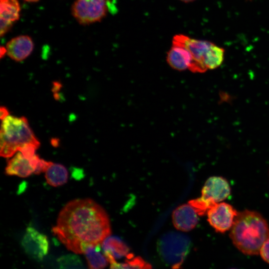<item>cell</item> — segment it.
<instances>
[{"instance_id": "cell-16", "label": "cell", "mask_w": 269, "mask_h": 269, "mask_svg": "<svg viewBox=\"0 0 269 269\" xmlns=\"http://www.w3.org/2000/svg\"><path fill=\"white\" fill-rule=\"evenodd\" d=\"M100 246L101 244L90 245L86 248L84 252L90 269H103L109 263L106 255L101 252Z\"/></svg>"}, {"instance_id": "cell-6", "label": "cell", "mask_w": 269, "mask_h": 269, "mask_svg": "<svg viewBox=\"0 0 269 269\" xmlns=\"http://www.w3.org/2000/svg\"><path fill=\"white\" fill-rule=\"evenodd\" d=\"M111 0H76L72 5V14L82 25L100 21L112 9Z\"/></svg>"}, {"instance_id": "cell-10", "label": "cell", "mask_w": 269, "mask_h": 269, "mask_svg": "<svg viewBox=\"0 0 269 269\" xmlns=\"http://www.w3.org/2000/svg\"><path fill=\"white\" fill-rule=\"evenodd\" d=\"M5 48L7 55L12 60L19 62L30 55L33 50L34 43L30 36L22 35L9 40Z\"/></svg>"}, {"instance_id": "cell-3", "label": "cell", "mask_w": 269, "mask_h": 269, "mask_svg": "<svg viewBox=\"0 0 269 269\" xmlns=\"http://www.w3.org/2000/svg\"><path fill=\"white\" fill-rule=\"evenodd\" d=\"M29 144L38 148L40 142L25 117L8 115L2 120L0 132L1 156L11 157L22 147Z\"/></svg>"}, {"instance_id": "cell-17", "label": "cell", "mask_w": 269, "mask_h": 269, "mask_svg": "<svg viewBox=\"0 0 269 269\" xmlns=\"http://www.w3.org/2000/svg\"><path fill=\"white\" fill-rule=\"evenodd\" d=\"M45 177L48 184L57 187L67 182L68 173L67 169L63 165L53 163L45 171Z\"/></svg>"}, {"instance_id": "cell-13", "label": "cell", "mask_w": 269, "mask_h": 269, "mask_svg": "<svg viewBox=\"0 0 269 269\" xmlns=\"http://www.w3.org/2000/svg\"><path fill=\"white\" fill-rule=\"evenodd\" d=\"M34 170L30 159L25 157L20 151H17L13 157L7 160L5 172L8 175L27 177L33 173Z\"/></svg>"}, {"instance_id": "cell-7", "label": "cell", "mask_w": 269, "mask_h": 269, "mask_svg": "<svg viewBox=\"0 0 269 269\" xmlns=\"http://www.w3.org/2000/svg\"><path fill=\"white\" fill-rule=\"evenodd\" d=\"M238 213L230 204L218 203L207 212L208 221L218 233H224L231 228Z\"/></svg>"}, {"instance_id": "cell-12", "label": "cell", "mask_w": 269, "mask_h": 269, "mask_svg": "<svg viewBox=\"0 0 269 269\" xmlns=\"http://www.w3.org/2000/svg\"><path fill=\"white\" fill-rule=\"evenodd\" d=\"M0 36L4 35L20 16L18 0H0Z\"/></svg>"}, {"instance_id": "cell-1", "label": "cell", "mask_w": 269, "mask_h": 269, "mask_svg": "<svg viewBox=\"0 0 269 269\" xmlns=\"http://www.w3.org/2000/svg\"><path fill=\"white\" fill-rule=\"evenodd\" d=\"M52 231L68 250L76 254H84L90 245H101L111 233L106 212L89 198L75 199L66 204Z\"/></svg>"}, {"instance_id": "cell-4", "label": "cell", "mask_w": 269, "mask_h": 269, "mask_svg": "<svg viewBox=\"0 0 269 269\" xmlns=\"http://www.w3.org/2000/svg\"><path fill=\"white\" fill-rule=\"evenodd\" d=\"M172 44L183 47L189 51L192 57L189 70L192 72L203 73L208 69H214L224 59V49L208 41L177 34L173 38Z\"/></svg>"}, {"instance_id": "cell-5", "label": "cell", "mask_w": 269, "mask_h": 269, "mask_svg": "<svg viewBox=\"0 0 269 269\" xmlns=\"http://www.w3.org/2000/svg\"><path fill=\"white\" fill-rule=\"evenodd\" d=\"M190 246V241L187 237L171 232L164 235L160 239L158 249L166 263L173 268H178L187 254Z\"/></svg>"}, {"instance_id": "cell-20", "label": "cell", "mask_w": 269, "mask_h": 269, "mask_svg": "<svg viewBox=\"0 0 269 269\" xmlns=\"http://www.w3.org/2000/svg\"><path fill=\"white\" fill-rule=\"evenodd\" d=\"M188 203L194 208L197 214L200 216H203L207 213L208 211L215 205L211 204L202 197L191 200L188 202Z\"/></svg>"}, {"instance_id": "cell-14", "label": "cell", "mask_w": 269, "mask_h": 269, "mask_svg": "<svg viewBox=\"0 0 269 269\" xmlns=\"http://www.w3.org/2000/svg\"><path fill=\"white\" fill-rule=\"evenodd\" d=\"M101 245L104 254L110 264L116 262V259L127 257L129 254V248L118 237L108 236Z\"/></svg>"}, {"instance_id": "cell-9", "label": "cell", "mask_w": 269, "mask_h": 269, "mask_svg": "<svg viewBox=\"0 0 269 269\" xmlns=\"http://www.w3.org/2000/svg\"><path fill=\"white\" fill-rule=\"evenodd\" d=\"M201 197L215 205L225 200L231 193V188L228 181L221 176L209 177L202 189Z\"/></svg>"}, {"instance_id": "cell-24", "label": "cell", "mask_w": 269, "mask_h": 269, "mask_svg": "<svg viewBox=\"0 0 269 269\" xmlns=\"http://www.w3.org/2000/svg\"><path fill=\"white\" fill-rule=\"evenodd\" d=\"M6 53V48L1 46L0 47V58H2V57L4 55V54Z\"/></svg>"}, {"instance_id": "cell-8", "label": "cell", "mask_w": 269, "mask_h": 269, "mask_svg": "<svg viewBox=\"0 0 269 269\" xmlns=\"http://www.w3.org/2000/svg\"><path fill=\"white\" fill-rule=\"evenodd\" d=\"M21 245L25 253L37 261H41L49 250L47 237L31 227L26 228Z\"/></svg>"}, {"instance_id": "cell-15", "label": "cell", "mask_w": 269, "mask_h": 269, "mask_svg": "<svg viewBox=\"0 0 269 269\" xmlns=\"http://www.w3.org/2000/svg\"><path fill=\"white\" fill-rule=\"evenodd\" d=\"M167 62L173 69L183 71L189 69L192 62V57L185 48L172 44L167 53Z\"/></svg>"}, {"instance_id": "cell-21", "label": "cell", "mask_w": 269, "mask_h": 269, "mask_svg": "<svg viewBox=\"0 0 269 269\" xmlns=\"http://www.w3.org/2000/svg\"><path fill=\"white\" fill-rule=\"evenodd\" d=\"M53 164L51 161H46L40 158L36 167L33 173L39 174L42 172H45L47 169Z\"/></svg>"}, {"instance_id": "cell-2", "label": "cell", "mask_w": 269, "mask_h": 269, "mask_svg": "<svg viewBox=\"0 0 269 269\" xmlns=\"http://www.w3.org/2000/svg\"><path fill=\"white\" fill-rule=\"evenodd\" d=\"M230 237L235 246L247 255H257L269 238V227L259 213L245 210L236 217Z\"/></svg>"}, {"instance_id": "cell-23", "label": "cell", "mask_w": 269, "mask_h": 269, "mask_svg": "<svg viewBox=\"0 0 269 269\" xmlns=\"http://www.w3.org/2000/svg\"><path fill=\"white\" fill-rule=\"evenodd\" d=\"M0 117L1 120L9 115L8 110L4 107H1L0 109Z\"/></svg>"}, {"instance_id": "cell-19", "label": "cell", "mask_w": 269, "mask_h": 269, "mask_svg": "<svg viewBox=\"0 0 269 269\" xmlns=\"http://www.w3.org/2000/svg\"><path fill=\"white\" fill-rule=\"evenodd\" d=\"M61 268H82V264L78 257L69 255L61 257L58 260Z\"/></svg>"}, {"instance_id": "cell-11", "label": "cell", "mask_w": 269, "mask_h": 269, "mask_svg": "<svg viewBox=\"0 0 269 269\" xmlns=\"http://www.w3.org/2000/svg\"><path fill=\"white\" fill-rule=\"evenodd\" d=\"M197 213L189 203L178 206L172 213V220L175 227L182 231H189L197 225Z\"/></svg>"}, {"instance_id": "cell-26", "label": "cell", "mask_w": 269, "mask_h": 269, "mask_svg": "<svg viewBox=\"0 0 269 269\" xmlns=\"http://www.w3.org/2000/svg\"><path fill=\"white\" fill-rule=\"evenodd\" d=\"M184 2H189L194 1L195 0H180Z\"/></svg>"}, {"instance_id": "cell-27", "label": "cell", "mask_w": 269, "mask_h": 269, "mask_svg": "<svg viewBox=\"0 0 269 269\" xmlns=\"http://www.w3.org/2000/svg\"><path fill=\"white\" fill-rule=\"evenodd\" d=\"M223 60H224V59H223ZM223 61H222V62H223ZM222 62L221 63V64L222 63ZM221 64H220V65H221ZM220 65H219V66H220ZM219 66H218L217 67H218Z\"/></svg>"}, {"instance_id": "cell-25", "label": "cell", "mask_w": 269, "mask_h": 269, "mask_svg": "<svg viewBox=\"0 0 269 269\" xmlns=\"http://www.w3.org/2000/svg\"><path fill=\"white\" fill-rule=\"evenodd\" d=\"M24 1L29 2H37L39 1V0H23Z\"/></svg>"}, {"instance_id": "cell-18", "label": "cell", "mask_w": 269, "mask_h": 269, "mask_svg": "<svg viewBox=\"0 0 269 269\" xmlns=\"http://www.w3.org/2000/svg\"><path fill=\"white\" fill-rule=\"evenodd\" d=\"M124 263H118L116 262L110 264L112 269H149L151 266L139 257H134L133 255L129 254L127 257Z\"/></svg>"}, {"instance_id": "cell-22", "label": "cell", "mask_w": 269, "mask_h": 269, "mask_svg": "<svg viewBox=\"0 0 269 269\" xmlns=\"http://www.w3.org/2000/svg\"><path fill=\"white\" fill-rule=\"evenodd\" d=\"M259 253L262 259L269 264V238L263 244Z\"/></svg>"}]
</instances>
